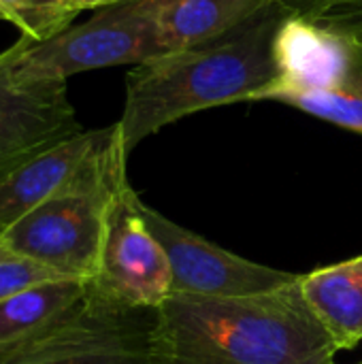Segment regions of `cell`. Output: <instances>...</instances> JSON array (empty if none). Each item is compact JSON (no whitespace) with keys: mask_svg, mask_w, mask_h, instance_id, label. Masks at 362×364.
Listing matches in <instances>:
<instances>
[{"mask_svg":"<svg viewBox=\"0 0 362 364\" xmlns=\"http://www.w3.org/2000/svg\"><path fill=\"white\" fill-rule=\"evenodd\" d=\"M156 348L162 364H335L339 352L299 279L247 296H171L156 309Z\"/></svg>","mask_w":362,"mask_h":364,"instance_id":"1","label":"cell"},{"mask_svg":"<svg viewBox=\"0 0 362 364\" xmlns=\"http://www.w3.org/2000/svg\"><path fill=\"white\" fill-rule=\"evenodd\" d=\"M286 15L275 4L220 38L137 64L126 77V102L117 122L128 156L181 117L230 102H254L277 79L273 43Z\"/></svg>","mask_w":362,"mask_h":364,"instance_id":"2","label":"cell"},{"mask_svg":"<svg viewBox=\"0 0 362 364\" xmlns=\"http://www.w3.org/2000/svg\"><path fill=\"white\" fill-rule=\"evenodd\" d=\"M0 364H162L156 309H122L87 288L51 324L0 350Z\"/></svg>","mask_w":362,"mask_h":364,"instance_id":"3","label":"cell"},{"mask_svg":"<svg viewBox=\"0 0 362 364\" xmlns=\"http://www.w3.org/2000/svg\"><path fill=\"white\" fill-rule=\"evenodd\" d=\"M158 11L160 0H124L43 43L21 36L17 64L28 75L64 81L85 70L143 64L166 53Z\"/></svg>","mask_w":362,"mask_h":364,"instance_id":"4","label":"cell"},{"mask_svg":"<svg viewBox=\"0 0 362 364\" xmlns=\"http://www.w3.org/2000/svg\"><path fill=\"white\" fill-rule=\"evenodd\" d=\"M126 181L124 164L92 186L38 205L4 230V247L60 277L92 282L111 200Z\"/></svg>","mask_w":362,"mask_h":364,"instance_id":"5","label":"cell"},{"mask_svg":"<svg viewBox=\"0 0 362 364\" xmlns=\"http://www.w3.org/2000/svg\"><path fill=\"white\" fill-rule=\"evenodd\" d=\"M141 205L126 181L111 200L98 269L87 282L94 296L122 309H160L173 292L166 252L149 230Z\"/></svg>","mask_w":362,"mask_h":364,"instance_id":"6","label":"cell"},{"mask_svg":"<svg viewBox=\"0 0 362 364\" xmlns=\"http://www.w3.org/2000/svg\"><path fill=\"white\" fill-rule=\"evenodd\" d=\"M126 160L119 124L81 130L28 156L0 175V226L9 228L38 205L100 181Z\"/></svg>","mask_w":362,"mask_h":364,"instance_id":"7","label":"cell"},{"mask_svg":"<svg viewBox=\"0 0 362 364\" xmlns=\"http://www.w3.org/2000/svg\"><path fill=\"white\" fill-rule=\"evenodd\" d=\"M141 211L166 252L173 277L171 296H247L273 292L299 279L297 273L252 262L207 241L145 203Z\"/></svg>","mask_w":362,"mask_h":364,"instance_id":"8","label":"cell"},{"mask_svg":"<svg viewBox=\"0 0 362 364\" xmlns=\"http://www.w3.org/2000/svg\"><path fill=\"white\" fill-rule=\"evenodd\" d=\"M17 43L0 53V166L19 162L77 132L66 81L28 75Z\"/></svg>","mask_w":362,"mask_h":364,"instance_id":"9","label":"cell"},{"mask_svg":"<svg viewBox=\"0 0 362 364\" xmlns=\"http://www.w3.org/2000/svg\"><path fill=\"white\" fill-rule=\"evenodd\" d=\"M273 58L277 79L267 92H316L344 87L362 66V47L322 23L286 15L275 32Z\"/></svg>","mask_w":362,"mask_h":364,"instance_id":"10","label":"cell"},{"mask_svg":"<svg viewBox=\"0 0 362 364\" xmlns=\"http://www.w3.org/2000/svg\"><path fill=\"white\" fill-rule=\"evenodd\" d=\"M299 288L339 352L362 343V256L301 275Z\"/></svg>","mask_w":362,"mask_h":364,"instance_id":"11","label":"cell"},{"mask_svg":"<svg viewBox=\"0 0 362 364\" xmlns=\"http://www.w3.org/2000/svg\"><path fill=\"white\" fill-rule=\"evenodd\" d=\"M275 6V0H160L158 26L164 51L220 38Z\"/></svg>","mask_w":362,"mask_h":364,"instance_id":"12","label":"cell"},{"mask_svg":"<svg viewBox=\"0 0 362 364\" xmlns=\"http://www.w3.org/2000/svg\"><path fill=\"white\" fill-rule=\"evenodd\" d=\"M87 292V282L53 279L28 288L0 301V350L11 348L79 303Z\"/></svg>","mask_w":362,"mask_h":364,"instance_id":"13","label":"cell"},{"mask_svg":"<svg viewBox=\"0 0 362 364\" xmlns=\"http://www.w3.org/2000/svg\"><path fill=\"white\" fill-rule=\"evenodd\" d=\"M258 100H273L303 113L331 122L339 128L362 134V66L339 90L316 92H267Z\"/></svg>","mask_w":362,"mask_h":364,"instance_id":"14","label":"cell"},{"mask_svg":"<svg viewBox=\"0 0 362 364\" xmlns=\"http://www.w3.org/2000/svg\"><path fill=\"white\" fill-rule=\"evenodd\" d=\"M77 11L68 0H0V17L13 21L21 36L43 43L70 26Z\"/></svg>","mask_w":362,"mask_h":364,"instance_id":"15","label":"cell"},{"mask_svg":"<svg viewBox=\"0 0 362 364\" xmlns=\"http://www.w3.org/2000/svg\"><path fill=\"white\" fill-rule=\"evenodd\" d=\"M53 279H66V277H60L53 271L45 269L43 264L21 258L9 250L0 254V301H6L28 288Z\"/></svg>","mask_w":362,"mask_h":364,"instance_id":"16","label":"cell"},{"mask_svg":"<svg viewBox=\"0 0 362 364\" xmlns=\"http://www.w3.org/2000/svg\"><path fill=\"white\" fill-rule=\"evenodd\" d=\"M309 19L352 38L362 47V0H333L329 6H324Z\"/></svg>","mask_w":362,"mask_h":364,"instance_id":"17","label":"cell"},{"mask_svg":"<svg viewBox=\"0 0 362 364\" xmlns=\"http://www.w3.org/2000/svg\"><path fill=\"white\" fill-rule=\"evenodd\" d=\"M333 0H275V4L288 13V15H303V17H314L320 13L324 6H329Z\"/></svg>","mask_w":362,"mask_h":364,"instance_id":"18","label":"cell"},{"mask_svg":"<svg viewBox=\"0 0 362 364\" xmlns=\"http://www.w3.org/2000/svg\"><path fill=\"white\" fill-rule=\"evenodd\" d=\"M117 2H124V0H68L70 9L73 11H85V9H105V6H111V4H117Z\"/></svg>","mask_w":362,"mask_h":364,"instance_id":"19","label":"cell"},{"mask_svg":"<svg viewBox=\"0 0 362 364\" xmlns=\"http://www.w3.org/2000/svg\"><path fill=\"white\" fill-rule=\"evenodd\" d=\"M4 230H6V228H4V226H0V254H4V252H6V247H4V243H2Z\"/></svg>","mask_w":362,"mask_h":364,"instance_id":"20","label":"cell"},{"mask_svg":"<svg viewBox=\"0 0 362 364\" xmlns=\"http://www.w3.org/2000/svg\"><path fill=\"white\" fill-rule=\"evenodd\" d=\"M356 364H362V360H361V363H356Z\"/></svg>","mask_w":362,"mask_h":364,"instance_id":"21","label":"cell"},{"mask_svg":"<svg viewBox=\"0 0 362 364\" xmlns=\"http://www.w3.org/2000/svg\"><path fill=\"white\" fill-rule=\"evenodd\" d=\"M0 19H2V17H0Z\"/></svg>","mask_w":362,"mask_h":364,"instance_id":"22","label":"cell"}]
</instances>
